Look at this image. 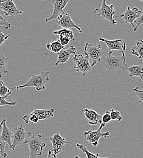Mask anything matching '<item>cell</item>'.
Returning <instances> with one entry per match:
<instances>
[{"label": "cell", "mask_w": 143, "mask_h": 158, "mask_svg": "<svg viewBox=\"0 0 143 158\" xmlns=\"http://www.w3.org/2000/svg\"><path fill=\"white\" fill-rule=\"evenodd\" d=\"M9 37H10L9 35H6L4 33H2V29L0 30V46L4 44L5 41H6L9 38Z\"/></svg>", "instance_id": "cell-33"}, {"label": "cell", "mask_w": 143, "mask_h": 158, "mask_svg": "<svg viewBox=\"0 0 143 158\" xmlns=\"http://www.w3.org/2000/svg\"><path fill=\"white\" fill-rule=\"evenodd\" d=\"M0 12L5 16H10L12 18L17 15H23V12L17 9L12 0L3 1L0 2Z\"/></svg>", "instance_id": "cell-9"}, {"label": "cell", "mask_w": 143, "mask_h": 158, "mask_svg": "<svg viewBox=\"0 0 143 158\" xmlns=\"http://www.w3.org/2000/svg\"><path fill=\"white\" fill-rule=\"evenodd\" d=\"M56 22L61 29H70L71 28H75L81 34H83L81 28L74 23L69 14L65 12H63L59 16Z\"/></svg>", "instance_id": "cell-11"}, {"label": "cell", "mask_w": 143, "mask_h": 158, "mask_svg": "<svg viewBox=\"0 0 143 158\" xmlns=\"http://www.w3.org/2000/svg\"><path fill=\"white\" fill-rule=\"evenodd\" d=\"M0 125L1 127L0 140L7 143L9 145V148L12 149V129L7 127L6 125V120L5 118L1 120Z\"/></svg>", "instance_id": "cell-15"}, {"label": "cell", "mask_w": 143, "mask_h": 158, "mask_svg": "<svg viewBox=\"0 0 143 158\" xmlns=\"http://www.w3.org/2000/svg\"><path fill=\"white\" fill-rule=\"evenodd\" d=\"M46 158H57L56 155L53 153V150H50L48 152V155Z\"/></svg>", "instance_id": "cell-35"}, {"label": "cell", "mask_w": 143, "mask_h": 158, "mask_svg": "<svg viewBox=\"0 0 143 158\" xmlns=\"http://www.w3.org/2000/svg\"><path fill=\"white\" fill-rule=\"evenodd\" d=\"M54 109L50 108L49 110L46 109H36L35 108L31 113L35 115L37 118H39V121L42 120H45L47 118H53L54 116Z\"/></svg>", "instance_id": "cell-18"}, {"label": "cell", "mask_w": 143, "mask_h": 158, "mask_svg": "<svg viewBox=\"0 0 143 158\" xmlns=\"http://www.w3.org/2000/svg\"><path fill=\"white\" fill-rule=\"evenodd\" d=\"M111 120V116H110V111H106L105 113L103 114V116H102V122L107 124L108 123H109L110 121Z\"/></svg>", "instance_id": "cell-32"}, {"label": "cell", "mask_w": 143, "mask_h": 158, "mask_svg": "<svg viewBox=\"0 0 143 158\" xmlns=\"http://www.w3.org/2000/svg\"><path fill=\"white\" fill-rule=\"evenodd\" d=\"M73 61L76 64L74 68L78 73H82L83 77L85 76L91 71L92 66L90 60L82 54H76L74 56Z\"/></svg>", "instance_id": "cell-8"}, {"label": "cell", "mask_w": 143, "mask_h": 158, "mask_svg": "<svg viewBox=\"0 0 143 158\" xmlns=\"http://www.w3.org/2000/svg\"><path fill=\"white\" fill-rule=\"evenodd\" d=\"M69 2V0H60V1H56L52 0L51 1V3L53 4L54 7L53 12L51 16L46 19H45V22L48 23L52 20H57L59 16L64 12L63 9L67 5V4Z\"/></svg>", "instance_id": "cell-14"}, {"label": "cell", "mask_w": 143, "mask_h": 158, "mask_svg": "<svg viewBox=\"0 0 143 158\" xmlns=\"http://www.w3.org/2000/svg\"><path fill=\"white\" fill-rule=\"evenodd\" d=\"M3 85H4V82H3V81H2V80H0V88H1V86H2Z\"/></svg>", "instance_id": "cell-36"}, {"label": "cell", "mask_w": 143, "mask_h": 158, "mask_svg": "<svg viewBox=\"0 0 143 158\" xmlns=\"http://www.w3.org/2000/svg\"></svg>", "instance_id": "cell-41"}, {"label": "cell", "mask_w": 143, "mask_h": 158, "mask_svg": "<svg viewBox=\"0 0 143 158\" xmlns=\"http://www.w3.org/2000/svg\"><path fill=\"white\" fill-rule=\"evenodd\" d=\"M101 60L102 66L108 71H115L118 70H127L126 56L120 52L118 55L113 56L112 52H108Z\"/></svg>", "instance_id": "cell-1"}, {"label": "cell", "mask_w": 143, "mask_h": 158, "mask_svg": "<svg viewBox=\"0 0 143 158\" xmlns=\"http://www.w3.org/2000/svg\"><path fill=\"white\" fill-rule=\"evenodd\" d=\"M43 136L41 135L35 136L32 134L29 138L27 143L29 148V155L28 158H37L41 156L43 149L46 147V143L43 142Z\"/></svg>", "instance_id": "cell-4"}, {"label": "cell", "mask_w": 143, "mask_h": 158, "mask_svg": "<svg viewBox=\"0 0 143 158\" xmlns=\"http://www.w3.org/2000/svg\"><path fill=\"white\" fill-rule=\"evenodd\" d=\"M3 1L2 0H0V2H2Z\"/></svg>", "instance_id": "cell-38"}, {"label": "cell", "mask_w": 143, "mask_h": 158, "mask_svg": "<svg viewBox=\"0 0 143 158\" xmlns=\"http://www.w3.org/2000/svg\"><path fill=\"white\" fill-rule=\"evenodd\" d=\"M74 158H80V157H79V156H75Z\"/></svg>", "instance_id": "cell-37"}, {"label": "cell", "mask_w": 143, "mask_h": 158, "mask_svg": "<svg viewBox=\"0 0 143 158\" xmlns=\"http://www.w3.org/2000/svg\"><path fill=\"white\" fill-rule=\"evenodd\" d=\"M6 143L0 140V156L4 158H7V154L5 151Z\"/></svg>", "instance_id": "cell-28"}, {"label": "cell", "mask_w": 143, "mask_h": 158, "mask_svg": "<svg viewBox=\"0 0 143 158\" xmlns=\"http://www.w3.org/2000/svg\"><path fill=\"white\" fill-rule=\"evenodd\" d=\"M57 54L58 58L55 63V66H58L59 64L66 63L71 55L75 56L77 54V50L73 45H71L68 49H63Z\"/></svg>", "instance_id": "cell-16"}, {"label": "cell", "mask_w": 143, "mask_h": 158, "mask_svg": "<svg viewBox=\"0 0 143 158\" xmlns=\"http://www.w3.org/2000/svg\"><path fill=\"white\" fill-rule=\"evenodd\" d=\"M82 111L85 118L88 119V123L91 125H101L102 123V116L99 114L96 111L89 110L83 107Z\"/></svg>", "instance_id": "cell-17"}, {"label": "cell", "mask_w": 143, "mask_h": 158, "mask_svg": "<svg viewBox=\"0 0 143 158\" xmlns=\"http://www.w3.org/2000/svg\"><path fill=\"white\" fill-rule=\"evenodd\" d=\"M106 124L102 123L97 130H88L83 133V138L91 143L93 146L96 147L99 143V140L101 138H107L110 136V132L107 131L105 133H102L101 130L103 127H105Z\"/></svg>", "instance_id": "cell-7"}, {"label": "cell", "mask_w": 143, "mask_h": 158, "mask_svg": "<svg viewBox=\"0 0 143 158\" xmlns=\"http://www.w3.org/2000/svg\"><path fill=\"white\" fill-rule=\"evenodd\" d=\"M59 41H60V43H61V45L63 46H65L66 45H68L69 43V41H71L68 38H65V37H59Z\"/></svg>", "instance_id": "cell-34"}, {"label": "cell", "mask_w": 143, "mask_h": 158, "mask_svg": "<svg viewBox=\"0 0 143 158\" xmlns=\"http://www.w3.org/2000/svg\"><path fill=\"white\" fill-rule=\"evenodd\" d=\"M49 81V72L43 71L40 74H32L31 78L25 84L12 88V89L16 88L17 89H20L24 88H35L38 91H44L46 89V85Z\"/></svg>", "instance_id": "cell-2"}, {"label": "cell", "mask_w": 143, "mask_h": 158, "mask_svg": "<svg viewBox=\"0 0 143 158\" xmlns=\"http://www.w3.org/2000/svg\"><path fill=\"white\" fill-rule=\"evenodd\" d=\"M130 77H137L143 80V66L133 65L127 68Z\"/></svg>", "instance_id": "cell-19"}, {"label": "cell", "mask_w": 143, "mask_h": 158, "mask_svg": "<svg viewBox=\"0 0 143 158\" xmlns=\"http://www.w3.org/2000/svg\"><path fill=\"white\" fill-rule=\"evenodd\" d=\"M93 13L98 17H101L104 20H107L113 26L117 24L116 21L114 19L113 16L116 14L114 5H107L106 1L103 0L100 8H97L93 11Z\"/></svg>", "instance_id": "cell-6"}, {"label": "cell", "mask_w": 143, "mask_h": 158, "mask_svg": "<svg viewBox=\"0 0 143 158\" xmlns=\"http://www.w3.org/2000/svg\"><path fill=\"white\" fill-rule=\"evenodd\" d=\"M9 96L1 97L0 96V106H15L17 105V102H14L9 98Z\"/></svg>", "instance_id": "cell-25"}, {"label": "cell", "mask_w": 143, "mask_h": 158, "mask_svg": "<svg viewBox=\"0 0 143 158\" xmlns=\"http://www.w3.org/2000/svg\"><path fill=\"white\" fill-rule=\"evenodd\" d=\"M0 27L2 29H8L11 27V24L4 20L0 15Z\"/></svg>", "instance_id": "cell-30"}, {"label": "cell", "mask_w": 143, "mask_h": 158, "mask_svg": "<svg viewBox=\"0 0 143 158\" xmlns=\"http://www.w3.org/2000/svg\"><path fill=\"white\" fill-rule=\"evenodd\" d=\"M7 60L8 59L5 55L3 53L0 52V79L9 72L7 69Z\"/></svg>", "instance_id": "cell-23"}, {"label": "cell", "mask_w": 143, "mask_h": 158, "mask_svg": "<svg viewBox=\"0 0 143 158\" xmlns=\"http://www.w3.org/2000/svg\"><path fill=\"white\" fill-rule=\"evenodd\" d=\"M12 94V92L6 86L3 85L0 88V96L1 97H6L9 96Z\"/></svg>", "instance_id": "cell-27"}, {"label": "cell", "mask_w": 143, "mask_h": 158, "mask_svg": "<svg viewBox=\"0 0 143 158\" xmlns=\"http://www.w3.org/2000/svg\"><path fill=\"white\" fill-rule=\"evenodd\" d=\"M12 150L15 151L17 146H20L27 143L29 138L32 136V133L26 131L23 125L12 128Z\"/></svg>", "instance_id": "cell-5"}, {"label": "cell", "mask_w": 143, "mask_h": 158, "mask_svg": "<svg viewBox=\"0 0 143 158\" xmlns=\"http://www.w3.org/2000/svg\"><path fill=\"white\" fill-rule=\"evenodd\" d=\"M83 51L85 57L91 61V64L92 67L95 66L98 62H100L106 54L102 49L101 45L88 43H86Z\"/></svg>", "instance_id": "cell-3"}, {"label": "cell", "mask_w": 143, "mask_h": 158, "mask_svg": "<svg viewBox=\"0 0 143 158\" xmlns=\"http://www.w3.org/2000/svg\"><path fill=\"white\" fill-rule=\"evenodd\" d=\"M1 120H0V124H1Z\"/></svg>", "instance_id": "cell-40"}, {"label": "cell", "mask_w": 143, "mask_h": 158, "mask_svg": "<svg viewBox=\"0 0 143 158\" xmlns=\"http://www.w3.org/2000/svg\"><path fill=\"white\" fill-rule=\"evenodd\" d=\"M46 48L48 51L55 54L59 53L62 49H65V47L61 45L59 40H57L53 42H50L49 41H48L46 45Z\"/></svg>", "instance_id": "cell-20"}, {"label": "cell", "mask_w": 143, "mask_h": 158, "mask_svg": "<svg viewBox=\"0 0 143 158\" xmlns=\"http://www.w3.org/2000/svg\"><path fill=\"white\" fill-rule=\"evenodd\" d=\"M133 91L138 97V100H139V102L140 103L143 102V89L140 90L139 88L137 86V87H135L133 89Z\"/></svg>", "instance_id": "cell-29"}, {"label": "cell", "mask_w": 143, "mask_h": 158, "mask_svg": "<svg viewBox=\"0 0 143 158\" xmlns=\"http://www.w3.org/2000/svg\"><path fill=\"white\" fill-rule=\"evenodd\" d=\"M110 114L111 120H118V122H121L123 120L121 113L118 110H115V109L112 108L110 111Z\"/></svg>", "instance_id": "cell-26"}, {"label": "cell", "mask_w": 143, "mask_h": 158, "mask_svg": "<svg viewBox=\"0 0 143 158\" xmlns=\"http://www.w3.org/2000/svg\"><path fill=\"white\" fill-rule=\"evenodd\" d=\"M44 139L52 143L53 152L56 156L64 150L66 144H72L71 142L66 141L65 139L61 137L59 133L55 134L49 139Z\"/></svg>", "instance_id": "cell-12"}, {"label": "cell", "mask_w": 143, "mask_h": 158, "mask_svg": "<svg viewBox=\"0 0 143 158\" xmlns=\"http://www.w3.org/2000/svg\"><path fill=\"white\" fill-rule=\"evenodd\" d=\"M1 125H0V131H1ZM1 132V131H0Z\"/></svg>", "instance_id": "cell-39"}, {"label": "cell", "mask_w": 143, "mask_h": 158, "mask_svg": "<svg viewBox=\"0 0 143 158\" xmlns=\"http://www.w3.org/2000/svg\"><path fill=\"white\" fill-rule=\"evenodd\" d=\"M143 24V14L141 15V16L137 19V20L135 21L134 22V24H135V28L133 29L134 32H137L138 31V27H140V25Z\"/></svg>", "instance_id": "cell-31"}, {"label": "cell", "mask_w": 143, "mask_h": 158, "mask_svg": "<svg viewBox=\"0 0 143 158\" xmlns=\"http://www.w3.org/2000/svg\"><path fill=\"white\" fill-rule=\"evenodd\" d=\"M142 14L143 11L137 7L130 8V7H127L125 12L120 15V17L125 22V23L130 24L134 29L135 21L138 19Z\"/></svg>", "instance_id": "cell-13"}, {"label": "cell", "mask_w": 143, "mask_h": 158, "mask_svg": "<svg viewBox=\"0 0 143 158\" xmlns=\"http://www.w3.org/2000/svg\"><path fill=\"white\" fill-rule=\"evenodd\" d=\"M76 147L78 148H79L82 152H83L84 153H85L86 158H101L99 157V155L98 153L97 154H94L91 152H90L86 147H85L84 145H83L82 144L80 143H77L76 144Z\"/></svg>", "instance_id": "cell-24"}, {"label": "cell", "mask_w": 143, "mask_h": 158, "mask_svg": "<svg viewBox=\"0 0 143 158\" xmlns=\"http://www.w3.org/2000/svg\"><path fill=\"white\" fill-rule=\"evenodd\" d=\"M53 34L56 35H59V37H63L65 38H68L71 41H74L75 38L74 36V33L71 29H61L59 31H54Z\"/></svg>", "instance_id": "cell-22"}, {"label": "cell", "mask_w": 143, "mask_h": 158, "mask_svg": "<svg viewBox=\"0 0 143 158\" xmlns=\"http://www.w3.org/2000/svg\"><path fill=\"white\" fill-rule=\"evenodd\" d=\"M99 40L104 43L107 45L108 48V52L117 51H120L123 54H125V51L127 48L125 41L121 39L114 40H108L103 38H99Z\"/></svg>", "instance_id": "cell-10"}, {"label": "cell", "mask_w": 143, "mask_h": 158, "mask_svg": "<svg viewBox=\"0 0 143 158\" xmlns=\"http://www.w3.org/2000/svg\"><path fill=\"white\" fill-rule=\"evenodd\" d=\"M132 54L140 59H143V40L137 41L136 45L132 48Z\"/></svg>", "instance_id": "cell-21"}]
</instances>
